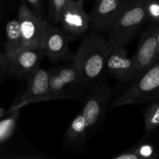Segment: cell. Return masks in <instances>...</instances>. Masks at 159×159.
<instances>
[{"label": "cell", "mask_w": 159, "mask_h": 159, "mask_svg": "<svg viewBox=\"0 0 159 159\" xmlns=\"http://www.w3.org/2000/svg\"><path fill=\"white\" fill-rule=\"evenodd\" d=\"M108 54L107 40L99 33L92 31L82 39L72 61L87 85L102 75Z\"/></svg>", "instance_id": "6da1fadb"}, {"label": "cell", "mask_w": 159, "mask_h": 159, "mask_svg": "<svg viewBox=\"0 0 159 159\" xmlns=\"http://www.w3.org/2000/svg\"><path fill=\"white\" fill-rule=\"evenodd\" d=\"M146 23L148 20L143 0H127L108 31L107 42L109 50L116 47H126Z\"/></svg>", "instance_id": "7a4b0ae2"}, {"label": "cell", "mask_w": 159, "mask_h": 159, "mask_svg": "<svg viewBox=\"0 0 159 159\" xmlns=\"http://www.w3.org/2000/svg\"><path fill=\"white\" fill-rule=\"evenodd\" d=\"M159 62H155L137 79L127 90L121 93L109 106V110H114L127 104H138L158 99Z\"/></svg>", "instance_id": "3957f363"}, {"label": "cell", "mask_w": 159, "mask_h": 159, "mask_svg": "<svg viewBox=\"0 0 159 159\" xmlns=\"http://www.w3.org/2000/svg\"><path fill=\"white\" fill-rule=\"evenodd\" d=\"M89 85L84 107L81 112L86 123L88 135L103 123L113 93L107 78L103 75Z\"/></svg>", "instance_id": "277c9868"}, {"label": "cell", "mask_w": 159, "mask_h": 159, "mask_svg": "<svg viewBox=\"0 0 159 159\" xmlns=\"http://www.w3.org/2000/svg\"><path fill=\"white\" fill-rule=\"evenodd\" d=\"M159 27L158 23L151 22L143 31L138 43L136 53L131 57L134 62V71L131 81L158 61Z\"/></svg>", "instance_id": "5b68a950"}, {"label": "cell", "mask_w": 159, "mask_h": 159, "mask_svg": "<svg viewBox=\"0 0 159 159\" xmlns=\"http://www.w3.org/2000/svg\"><path fill=\"white\" fill-rule=\"evenodd\" d=\"M18 19L22 35L23 48H41L48 22L40 12L21 4L18 9Z\"/></svg>", "instance_id": "8992f818"}, {"label": "cell", "mask_w": 159, "mask_h": 159, "mask_svg": "<svg viewBox=\"0 0 159 159\" xmlns=\"http://www.w3.org/2000/svg\"><path fill=\"white\" fill-rule=\"evenodd\" d=\"M69 37L63 29L48 23L41 49L51 62L72 61L75 54L69 48Z\"/></svg>", "instance_id": "52a82bcc"}, {"label": "cell", "mask_w": 159, "mask_h": 159, "mask_svg": "<svg viewBox=\"0 0 159 159\" xmlns=\"http://www.w3.org/2000/svg\"><path fill=\"white\" fill-rule=\"evenodd\" d=\"M83 0H71L64 7L59 23L70 41L85 34L89 29V16L84 9Z\"/></svg>", "instance_id": "ba28073f"}, {"label": "cell", "mask_w": 159, "mask_h": 159, "mask_svg": "<svg viewBox=\"0 0 159 159\" xmlns=\"http://www.w3.org/2000/svg\"><path fill=\"white\" fill-rule=\"evenodd\" d=\"M6 56L9 74L27 80L30 75L40 66L44 56L39 48H22Z\"/></svg>", "instance_id": "9c48e42d"}, {"label": "cell", "mask_w": 159, "mask_h": 159, "mask_svg": "<svg viewBox=\"0 0 159 159\" xmlns=\"http://www.w3.org/2000/svg\"><path fill=\"white\" fill-rule=\"evenodd\" d=\"M48 71L40 66L30 75L27 81V86L18 102L9 110L8 113L22 110L23 107L34 102L51 100L48 93Z\"/></svg>", "instance_id": "30bf717a"}, {"label": "cell", "mask_w": 159, "mask_h": 159, "mask_svg": "<svg viewBox=\"0 0 159 159\" xmlns=\"http://www.w3.org/2000/svg\"><path fill=\"white\" fill-rule=\"evenodd\" d=\"M124 2L118 0H96L89 16V29L96 33L108 32Z\"/></svg>", "instance_id": "8fae6325"}, {"label": "cell", "mask_w": 159, "mask_h": 159, "mask_svg": "<svg viewBox=\"0 0 159 159\" xmlns=\"http://www.w3.org/2000/svg\"><path fill=\"white\" fill-rule=\"evenodd\" d=\"M105 68L109 74L120 82L131 81L134 71V62L128 57L125 47H116L109 50Z\"/></svg>", "instance_id": "7c38bea8"}, {"label": "cell", "mask_w": 159, "mask_h": 159, "mask_svg": "<svg viewBox=\"0 0 159 159\" xmlns=\"http://www.w3.org/2000/svg\"><path fill=\"white\" fill-rule=\"evenodd\" d=\"M88 142V130L82 113L76 116L65 131L63 148L65 150L81 152L85 151Z\"/></svg>", "instance_id": "4fadbf2b"}, {"label": "cell", "mask_w": 159, "mask_h": 159, "mask_svg": "<svg viewBox=\"0 0 159 159\" xmlns=\"http://www.w3.org/2000/svg\"><path fill=\"white\" fill-rule=\"evenodd\" d=\"M54 69L74 98L79 96L87 85L80 71L73 61H71V63L54 68Z\"/></svg>", "instance_id": "5bb4252c"}, {"label": "cell", "mask_w": 159, "mask_h": 159, "mask_svg": "<svg viewBox=\"0 0 159 159\" xmlns=\"http://www.w3.org/2000/svg\"><path fill=\"white\" fill-rule=\"evenodd\" d=\"M6 42L4 44L6 55L18 51L22 46V35L18 19H14L7 22L6 25Z\"/></svg>", "instance_id": "9a60e30c"}, {"label": "cell", "mask_w": 159, "mask_h": 159, "mask_svg": "<svg viewBox=\"0 0 159 159\" xmlns=\"http://www.w3.org/2000/svg\"><path fill=\"white\" fill-rule=\"evenodd\" d=\"M48 93L51 100L74 98L54 68L48 71Z\"/></svg>", "instance_id": "2e32d148"}, {"label": "cell", "mask_w": 159, "mask_h": 159, "mask_svg": "<svg viewBox=\"0 0 159 159\" xmlns=\"http://www.w3.org/2000/svg\"><path fill=\"white\" fill-rule=\"evenodd\" d=\"M145 134L149 136L159 125V103L158 99L149 102L143 111Z\"/></svg>", "instance_id": "e0dca14e"}, {"label": "cell", "mask_w": 159, "mask_h": 159, "mask_svg": "<svg viewBox=\"0 0 159 159\" xmlns=\"http://www.w3.org/2000/svg\"><path fill=\"white\" fill-rule=\"evenodd\" d=\"M21 110H16L9 113V115L0 120V144L7 141L12 135L20 116Z\"/></svg>", "instance_id": "ac0fdd59"}, {"label": "cell", "mask_w": 159, "mask_h": 159, "mask_svg": "<svg viewBox=\"0 0 159 159\" xmlns=\"http://www.w3.org/2000/svg\"><path fill=\"white\" fill-rule=\"evenodd\" d=\"M132 148L140 159H152L158 157L155 146L147 141H140Z\"/></svg>", "instance_id": "d6986e66"}, {"label": "cell", "mask_w": 159, "mask_h": 159, "mask_svg": "<svg viewBox=\"0 0 159 159\" xmlns=\"http://www.w3.org/2000/svg\"><path fill=\"white\" fill-rule=\"evenodd\" d=\"M144 12L148 23L159 22V2L158 0H143Z\"/></svg>", "instance_id": "ffe728a7"}, {"label": "cell", "mask_w": 159, "mask_h": 159, "mask_svg": "<svg viewBox=\"0 0 159 159\" xmlns=\"http://www.w3.org/2000/svg\"><path fill=\"white\" fill-rule=\"evenodd\" d=\"M71 0H49V18L51 23H58L64 7Z\"/></svg>", "instance_id": "44dd1931"}, {"label": "cell", "mask_w": 159, "mask_h": 159, "mask_svg": "<svg viewBox=\"0 0 159 159\" xmlns=\"http://www.w3.org/2000/svg\"><path fill=\"white\" fill-rule=\"evenodd\" d=\"M9 74L7 59L4 53H0V82Z\"/></svg>", "instance_id": "7402d4cb"}, {"label": "cell", "mask_w": 159, "mask_h": 159, "mask_svg": "<svg viewBox=\"0 0 159 159\" xmlns=\"http://www.w3.org/2000/svg\"><path fill=\"white\" fill-rule=\"evenodd\" d=\"M113 159H140L132 148L124 152H121L118 155L113 157Z\"/></svg>", "instance_id": "603a6c76"}, {"label": "cell", "mask_w": 159, "mask_h": 159, "mask_svg": "<svg viewBox=\"0 0 159 159\" xmlns=\"http://www.w3.org/2000/svg\"><path fill=\"white\" fill-rule=\"evenodd\" d=\"M28 3L37 12L41 13L43 10V0H26Z\"/></svg>", "instance_id": "cb8c5ba5"}, {"label": "cell", "mask_w": 159, "mask_h": 159, "mask_svg": "<svg viewBox=\"0 0 159 159\" xmlns=\"http://www.w3.org/2000/svg\"><path fill=\"white\" fill-rule=\"evenodd\" d=\"M3 2L4 0H0V15H1L2 12V7H3Z\"/></svg>", "instance_id": "d4e9b609"}, {"label": "cell", "mask_w": 159, "mask_h": 159, "mask_svg": "<svg viewBox=\"0 0 159 159\" xmlns=\"http://www.w3.org/2000/svg\"><path fill=\"white\" fill-rule=\"evenodd\" d=\"M118 1L121 2H125L127 1V0H118Z\"/></svg>", "instance_id": "484cf974"}, {"label": "cell", "mask_w": 159, "mask_h": 159, "mask_svg": "<svg viewBox=\"0 0 159 159\" xmlns=\"http://www.w3.org/2000/svg\"><path fill=\"white\" fill-rule=\"evenodd\" d=\"M2 111L0 110V116H2Z\"/></svg>", "instance_id": "4316f807"}]
</instances>
